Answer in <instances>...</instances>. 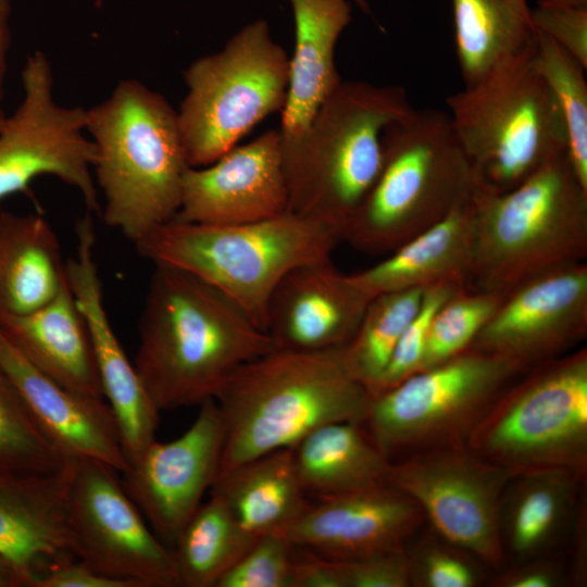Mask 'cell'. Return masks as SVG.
<instances>
[{
	"mask_svg": "<svg viewBox=\"0 0 587 587\" xmlns=\"http://www.w3.org/2000/svg\"><path fill=\"white\" fill-rule=\"evenodd\" d=\"M424 289L389 291L373 297L354 336L344 347L342 355L348 371L370 394L419 311Z\"/></svg>",
	"mask_w": 587,
	"mask_h": 587,
	"instance_id": "32",
	"label": "cell"
},
{
	"mask_svg": "<svg viewBox=\"0 0 587 587\" xmlns=\"http://www.w3.org/2000/svg\"><path fill=\"white\" fill-rule=\"evenodd\" d=\"M467 448L512 477L587 473V349L541 362L511 383L471 432Z\"/></svg>",
	"mask_w": 587,
	"mask_h": 587,
	"instance_id": "9",
	"label": "cell"
},
{
	"mask_svg": "<svg viewBox=\"0 0 587 587\" xmlns=\"http://www.w3.org/2000/svg\"><path fill=\"white\" fill-rule=\"evenodd\" d=\"M0 365L18 389L41 432L67 460H97L120 474L128 469L109 403L68 389L47 376L1 330Z\"/></svg>",
	"mask_w": 587,
	"mask_h": 587,
	"instance_id": "22",
	"label": "cell"
},
{
	"mask_svg": "<svg viewBox=\"0 0 587 587\" xmlns=\"http://www.w3.org/2000/svg\"><path fill=\"white\" fill-rule=\"evenodd\" d=\"M424 521L413 499L384 482L309 502L285 536L325 559L349 560L405 548Z\"/></svg>",
	"mask_w": 587,
	"mask_h": 587,
	"instance_id": "19",
	"label": "cell"
},
{
	"mask_svg": "<svg viewBox=\"0 0 587 587\" xmlns=\"http://www.w3.org/2000/svg\"><path fill=\"white\" fill-rule=\"evenodd\" d=\"M239 527L253 539L286 534L308 500L296 474L291 449H282L220 474L211 487Z\"/></svg>",
	"mask_w": 587,
	"mask_h": 587,
	"instance_id": "26",
	"label": "cell"
},
{
	"mask_svg": "<svg viewBox=\"0 0 587 587\" xmlns=\"http://www.w3.org/2000/svg\"><path fill=\"white\" fill-rule=\"evenodd\" d=\"M412 110L400 86L341 82L284 164L288 211L333 228L344 241L379 174L386 128Z\"/></svg>",
	"mask_w": 587,
	"mask_h": 587,
	"instance_id": "6",
	"label": "cell"
},
{
	"mask_svg": "<svg viewBox=\"0 0 587 587\" xmlns=\"http://www.w3.org/2000/svg\"><path fill=\"white\" fill-rule=\"evenodd\" d=\"M288 212L279 129L234 147L214 162L188 167L176 217L201 224H239Z\"/></svg>",
	"mask_w": 587,
	"mask_h": 587,
	"instance_id": "17",
	"label": "cell"
},
{
	"mask_svg": "<svg viewBox=\"0 0 587 587\" xmlns=\"http://www.w3.org/2000/svg\"><path fill=\"white\" fill-rule=\"evenodd\" d=\"M577 516L574 519L575 525V545H574V564L573 576L575 580L582 583L586 576V511L583 503L576 510Z\"/></svg>",
	"mask_w": 587,
	"mask_h": 587,
	"instance_id": "45",
	"label": "cell"
},
{
	"mask_svg": "<svg viewBox=\"0 0 587 587\" xmlns=\"http://www.w3.org/2000/svg\"><path fill=\"white\" fill-rule=\"evenodd\" d=\"M354 2L364 13L371 14V8L367 0H350Z\"/></svg>",
	"mask_w": 587,
	"mask_h": 587,
	"instance_id": "48",
	"label": "cell"
},
{
	"mask_svg": "<svg viewBox=\"0 0 587 587\" xmlns=\"http://www.w3.org/2000/svg\"><path fill=\"white\" fill-rule=\"evenodd\" d=\"M454 43L464 86L530 54L536 29L526 0H451Z\"/></svg>",
	"mask_w": 587,
	"mask_h": 587,
	"instance_id": "30",
	"label": "cell"
},
{
	"mask_svg": "<svg viewBox=\"0 0 587 587\" xmlns=\"http://www.w3.org/2000/svg\"><path fill=\"white\" fill-rule=\"evenodd\" d=\"M537 4L557 8H587V0H538Z\"/></svg>",
	"mask_w": 587,
	"mask_h": 587,
	"instance_id": "47",
	"label": "cell"
},
{
	"mask_svg": "<svg viewBox=\"0 0 587 587\" xmlns=\"http://www.w3.org/2000/svg\"><path fill=\"white\" fill-rule=\"evenodd\" d=\"M341 241L333 228L288 211L224 225L174 216L135 246L153 264L177 267L209 283L265 330L278 283L300 265L330 259Z\"/></svg>",
	"mask_w": 587,
	"mask_h": 587,
	"instance_id": "5",
	"label": "cell"
},
{
	"mask_svg": "<svg viewBox=\"0 0 587 587\" xmlns=\"http://www.w3.org/2000/svg\"><path fill=\"white\" fill-rule=\"evenodd\" d=\"M117 474L97 460L72 461L67 521L77 558L137 587H178L172 549L153 533Z\"/></svg>",
	"mask_w": 587,
	"mask_h": 587,
	"instance_id": "14",
	"label": "cell"
},
{
	"mask_svg": "<svg viewBox=\"0 0 587 587\" xmlns=\"http://www.w3.org/2000/svg\"><path fill=\"white\" fill-rule=\"evenodd\" d=\"M536 30L545 34L587 67V8L539 5L530 10Z\"/></svg>",
	"mask_w": 587,
	"mask_h": 587,
	"instance_id": "40",
	"label": "cell"
},
{
	"mask_svg": "<svg viewBox=\"0 0 587 587\" xmlns=\"http://www.w3.org/2000/svg\"><path fill=\"white\" fill-rule=\"evenodd\" d=\"M76 253L65 275L90 334L96 365L128 464L155 438L160 410L126 357L108 317L95 260L96 235L88 213L76 225Z\"/></svg>",
	"mask_w": 587,
	"mask_h": 587,
	"instance_id": "18",
	"label": "cell"
},
{
	"mask_svg": "<svg viewBox=\"0 0 587 587\" xmlns=\"http://www.w3.org/2000/svg\"><path fill=\"white\" fill-rule=\"evenodd\" d=\"M199 408L184 434L167 442L154 439L121 474L125 491L170 548L220 470L224 445L221 414L214 399Z\"/></svg>",
	"mask_w": 587,
	"mask_h": 587,
	"instance_id": "16",
	"label": "cell"
},
{
	"mask_svg": "<svg viewBox=\"0 0 587 587\" xmlns=\"http://www.w3.org/2000/svg\"><path fill=\"white\" fill-rule=\"evenodd\" d=\"M0 330L34 366L57 383L103 399L88 326L66 278L57 296L35 311H0Z\"/></svg>",
	"mask_w": 587,
	"mask_h": 587,
	"instance_id": "24",
	"label": "cell"
},
{
	"mask_svg": "<svg viewBox=\"0 0 587 587\" xmlns=\"http://www.w3.org/2000/svg\"><path fill=\"white\" fill-rule=\"evenodd\" d=\"M344 587L411 586L405 548L380 551L349 560H332Z\"/></svg>",
	"mask_w": 587,
	"mask_h": 587,
	"instance_id": "39",
	"label": "cell"
},
{
	"mask_svg": "<svg viewBox=\"0 0 587 587\" xmlns=\"http://www.w3.org/2000/svg\"><path fill=\"white\" fill-rule=\"evenodd\" d=\"M61 259L45 217L0 211V311L25 314L52 300L66 278Z\"/></svg>",
	"mask_w": 587,
	"mask_h": 587,
	"instance_id": "27",
	"label": "cell"
},
{
	"mask_svg": "<svg viewBox=\"0 0 587 587\" xmlns=\"http://www.w3.org/2000/svg\"><path fill=\"white\" fill-rule=\"evenodd\" d=\"M342 349L272 350L235 370L213 398L223 423L218 474L291 449L332 422L364 423L371 394L348 371Z\"/></svg>",
	"mask_w": 587,
	"mask_h": 587,
	"instance_id": "2",
	"label": "cell"
},
{
	"mask_svg": "<svg viewBox=\"0 0 587 587\" xmlns=\"http://www.w3.org/2000/svg\"><path fill=\"white\" fill-rule=\"evenodd\" d=\"M85 110V128L96 148L93 177L103 195L100 214L136 245L180 207L190 166L177 112L136 79L120 82L105 100Z\"/></svg>",
	"mask_w": 587,
	"mask_h": 587,
	"instance_id": "3",
	"label": "cell"
},
{
	"mask_svg": "<svg viewBox=\"0 0 587 587\" xmlns=\"http://www.w3.org/2000/svg\"><path fill=\"white\" fill-rule=\"evenodd\" d=\"M0 587H25L17 570L2 555H0Z\"/></svg>",
	"mask_w": 587,
	"mask_h": 587,
	"instance_id": "46",
	"label": "cell"
},
{
	"mask_svg": "<svg viewBox=\"0 0 587 587\" xmlns=\"http://www.w3.org/2000/svg\"><path fill=\"white\" fill-rule=\"evenodd\" d=\"M291 453L304 494L316 499L384 483L390 465L363 423L349 421L313 429Z\"/></svg>",
	"mask_w": 587,
	"mask_h": 587,
	"instance_id": "28",
	"label": "cell"
},
{
	"mask_svg": "<svg viewBox=\"0 0 587 587\" xmlns=\"http://www.w3.org/2000/svg\"><path fill=\"white\" fill-rule=\"evenodd\" d=\"M524 372L504 358L469 347L371 395L363 425L390 462L466 446L477 422Z\"/></svg>",
	"mask_w": 587,
	"mask_h": 587,
	"instance_id": "11",
	"label": "cell"
},
{
	"mask_svg": "<svg viewBox=\"0 0 587 587\" xmlns=\"http://www.w3.org/2000/svg\"><path fill=\"white\" fill-rule=\"evenodd\" d=\"M295 546L284 534L260 537L216 587H291Z\"/></svg>",
	"mask_w": 587,
	"mask_h": 587,
	"instance_id": "38",
	"label": "cell"
},
{
	"mask_svg": "<svg viewBox=\"0 0 587 587\" xmlns=\"http://www.w3.org/2000/svg\"><path fill=\"white\" fill-rule=\"evenodd\" d=\"M288 78L289 58L264 20L195 60L184 72L187 93L176 111L189 166L214 162L260 121L282 111Z\"/></svg>",
	"mask_w": 587,
	"mask_h": 587,
	"instance_id": "10",
	"label": "cell"
},
{
	"mask_svg": "<svg viewBox=\"0 0 587 587\" xmlns=\"http://www.w3.org/2000/svg\"><path fill=\"white\" fill-rule=\"evenodd\" d=\"M379 174L344 237L354 249L385 254L444 218L473 187L448 112L413 110L389 125Z\"/></svg>",
	"mask_w": 587,
	"mask_h": 587,
	"instance_id": "7",
	"label": "cell"
},
{
	"mask_svg": "<svg viewBox=\"0 0 587 587\" xmlns=\"http://www.w3.org/2000/svg\"><path fill=\"white\" fill-rule=\"evenodd\" d=\"M72 461L47 473L0 467V555L25 587L52 565L78 559L67 521Z\"/></svg>",
	"mask_w": 587,
	"mask_h": 587,
	"instance_id": "21",
	"label": "cell"
},
{
	"mask_svg": "<svg viewBox=\"0 0 587 587\" xmlns=\"http://www.w3.org/2000/svg\"><path fill=\"white\" fill-rule=\"evenodd\" d=\"M257 540L239 527L225 502L211 494L171 548L178 587H216Z\"/></svg>",
	"mask_w": 587,
	"mask_h": 587,
	"instance_id": "31",
	"label": "cell"
},
{
	"mask_svg": "<svg viewBox=\"0 0 587 587\" xmlns=\"http://www.w3.org/2000/svg\"><path fill=\"white\" fill-rule=\"evenodd\" d=\"M494 586L499 587H555L563 582L558 563L533 559L498 572Z\"/></svg>",
	"mask_w": 587,
	"mask_h": 587,
	"instance_id": "42",
	"label": "cell"
},
{
	"mask_svg": "<svg viewBox=\"0 0 587 587\" xmlns=\"http://www.w3.org/2000/svg\"><path fill=\"white\" fill-rule=\"evenodd\" d=\"M71 461L41 432L0 365V467L47 473L62 470Z\"/></svg>",
	"mask_w": 587,
	"mask_h": 587,
	"instance_id": "34",
	"label": "cell"
},
{
	"mask_svg": "<svg viewBox=\"0 0 587 587\" xmlns=\"http://www.w3.org/2000/svg\"><path fill=\"white\" fill-rule=\"evenodd\" d=\"M371 300L330 259L303 264L274 289L265 332L276 350L340 349L354 336Z\"/></svg>",
	"mask_w": 587,
	"mask_h": 587,
	"instance_id": "20",
	"label": "cell"
},
{
	"mask_svg": "<svg viewBox=\"0 0 587 587\" xmlns=\"http://www.w3.org/2000/svg\"><path fill=\"white\" fill-rule=\"evenodd\" d=\"M298 549L301 554L297 555L294 551L291 587H344L332 560Z\"/></svg>",
	"mask_w": 587,
	"mask_h": 587,
	"instance_id": "43",
	"label": "cell"
},
{
	"mask_svg": "<svg viewBox=\"0 0 587 587\" xmlns=\"http://www.w3.org/2000/svg\"><path fill=\"white\" fill-rule=\"evenodd\" d=\"M295 50L279 129L284 164L302 147L322 105L342 82L337 41L351 21L350 0H290Z\"/></svg>",
	"mask_w": 587,
	"mask_h": 587,
	"instance_id": "23",
	"label": "cell"
},
{
	"mask_svg": "<svg viewBox=\"0 0 587 587\" xmlns=\"http://www.w3.org/2000/svg\"><path fill=\"white\" fill-rule=\"evenodd\" d=\"M473 188V187H472ZM474 247L471 191L439 222L409 239L380 262L351 274L371 298L389 291L450 282L467 287Z\"/></svg>",
	"mask_w": 587,
	"mask_h": 587,
	"instance_id": "25",
	"label": "cell"
},
{
	"mask_svg": "<svg viewBox=\"0 0 587 587\" xmlns=\"http://www.w3.org/2000/svg\"><path fill=\"white\" fill-rule=\"evenodd\" d=\"M405 552L411 586L474 587L480 583L475 558L441 538H424L410 551L405 548Z\"/></svg>",
	"mask_w": 587,
	"mask_h": 587,
	"instance_id": "37",
	"label": "cell"
},
{
	"mask_svg": "<svg viewBox=\"0 0 587 587\" xmlns=\"http://www.w3.org/2000/svg\"><path fill=\"white\" fill-rule=\"evenodd\" d=\"M134 365L161 410L213 399L240 365L274 350L267 333L222 291L154 264Z\"/></svg>",
	"mask_w": 587,
	"mask_h": 587,
	"instance_id": "1",
	"label": "cell"
},
{
	"mask_svg": "<svg viewBox=\"0 0 587 587\" xmlns=\"http://www.w3.org/2000/svg\"><path fill=\"white\" fill-rule=\"evenodd\" d=\"M21 78L22 101L0 128V200L51 175L76 188L89 213H101L86 110L54 100L52 68L40 50L26 58Z\"/></svg>",
	"mask_w": 587,
	"mask_h": 587,
	"instance_id": "13",
	"label": "cell"
},
{
	"mask_svg": "<svg viewBox=\"0 0 587 587\" xmlns=\"http://www.w3.org/2000/svg\"><path fill=\"white\" fill-rule=\"evenodd\" d=\"M587 335V263L536 275L509 291L471 348L528 369L560 357Z\"/></svg>",
	"mask_w": 587,
	"mask_h": 587,
	"instance_id": "15",
	"label": "cell"
},
{
	"mask_svg": "<svg viewBox=\"0 0 587 587\" xmlns=\"http://www.w3.org/2000/svg\"><path fill=\"white\" fill-rule=\"evenodd\" d=\"M11 0H0V128L8 116L2 108V97L4 77L8 66V53L11 46Z\"/></svg>",
	"mask_w": 587,
	"mask_h": 587,
	"instance_id": "44",
	"label": "cell"
},
{
	"mask_svg": "<svg viewBox=\"0 0 587 587\" xmlns=\"http://www.w3.org/2000/svg\"><path fill=\"white\" fill-rule=\"evenodd\" d=\"M464 285L441 282L425 287L422 303L404 330L371 395L390 388L420 370L429 326L439 308Z\"/></svg>",
	"mask_w": 587,
	"mask_h": 587,
	"instance_id": "36",
	"label": "cell"
},
{
	"mask_svg": "<svg viewBox=\"0 0 587 587\" xmlns=\"http://www.w3.org/2000/svg\"><path fill=\"white\" fill-rule=\"evenodd\" d=\"M35 587H137L124 580L97 572L79 559L52 565L40 576Z\"/></svg>",
	"mask_w": 587,
	"mask_h": 587,
	"instance_id": "41",
	"label": "cell"
},
{
	"mask_svg": "<svg viewBox=\"0 0 587 587\" xmlns=\"http://www.w3.org/2000/svg\"><path fill=\"white\" fill-rule=\"evenodd\" d=\"M534 53L447 99L473 183L486 191H508L567 151L562 113Z\"/></svg>",
	"mask_w": 587,
	"mask_h": 587,
	"instance_id": "8",
	"label": "cell"
},
{
	"mask_svg": "<svg viewBox=\"0 0 587 587\" xmlns=\"http://www.w3.org/2000/svg\"><path fill=\"white\" fill-rule=\"evenodd\" d=\"M534 62L557 100L566 127L567 157L579 182L587 188L586 68L538 30Z\"/></svg>",
	"mask_w": 587,
	"mask_h": 587,
	"instance_id": "33",
	"label": "cell"
},
{
	"mask_svg": "<svg viewBox=\"0 0 587 587\" xmlns=\"http://www.w3.org/2000/svg\"><path fill=\"white\" fill-rule=\"evenodd\" d=\"M502 299L500 295L465 288L446 301L432 320L419 371L469 348Z\"/></svg>",
	"mask_w": 587,
	"mask_h": 587,
	"instance_id": "35",
	"label": "cell"
},
{
	"mask_svg": "<svg viewBox=\"0 0 587 587\" xmlns=\"http://www.w3.org/2000/svg\"><path fill=\"white\" fill-rule=\"evenodd\" d=\"M583 479L565 471L546 470L513 476L501 508V538L507 560L539 557L553 546L576 512Z\"/></svg>",
	"mask_w": 587,
	"mask_h": 587,
	"instance_id": "29",
	"label": "cell"
},
{
	"mask_svg": "<svg viewBox=\"0 0 587 587\" xmlns=\"http://www.w3.org/2000/svg\"><path fill=\"white\" fill-rule=\"evenodd\" d=\"M511 478L467 446L412 453L390 462L386 475L417 503L439 538L497 572L507 564L501 508Z\"/></svg>",
	"mask_w": 587,
	"mask_h": 587,
	"instance_id": "12",
	"label": "cell"
},
{
	"mask_svg": "<svg viewBox=\"0 0 587 587\" xmlns=\"http://www.w3.org/2000/svg\"><path fill=\"white\" fill-rule=\"evenodd\" d=\"M474 247L467 288L505 296L521 283L587 258V188L567 151L514 188L473 183Z\"/></svg>",
	"mask_w": 587,
	"mask_h": 587,
	"instance_id": "4",
	"label": "cell"
}]
</instances>
